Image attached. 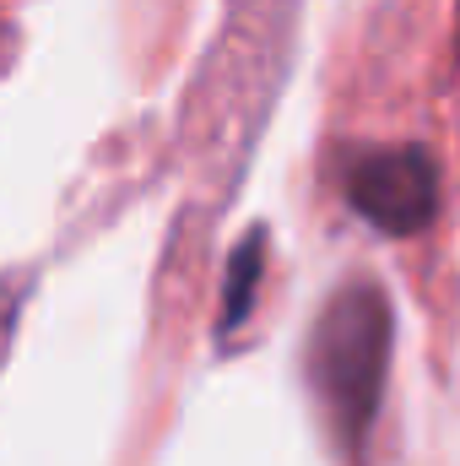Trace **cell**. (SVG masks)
<instances>
[{"label": "cell", "instance_id": "cell-1", "mask_svg": "<svg viewBox=\"0 0 460 466\" xmlns=\"http://www.w3.org/2000/svg\"><path fill=\"white\" fill-rule=\"evenodd\" d=\"M390 342H395V309L390 293L368 277L342 282L304 348V374L315 390V407L352 466H363V451L379 423L385 380H390Z\"/></svg>", "mask_w": 460, "mask_h": 466}, {"label": "cell", "instance_id": "cell-3", "mask_svg": "<svg viewBox=\"0 0 460 466\" xmlns=\"http://www.w3.org/2000/svg\"><path fill=\"white\" fill-rule=\"evenodd\" d=\"M260 271H265V228H249L244 244L233 249L228 260V293H223V315H217V331L233 337L249 309H255V293H260Z\"/></svg>", "mask_w": 460, "mask_h": 466}, {"label": "cell", "instance_id": "cell-2", "mask_svg": "<svg viewBox=\"0 0 460 466\" xmlns=\"http://www.w3.org/2000/svg\"><path fill=\"white\" fill-rule=\"evenodd\" d=\"M342 190L379 233L412 238L439 218V163L423 147H357L342 157Z\"/></svg>", "mask_w": 460, "mask_h": 466}]
</instances>
